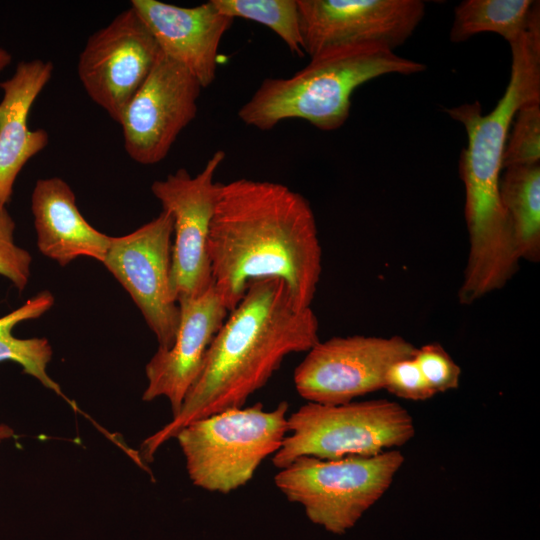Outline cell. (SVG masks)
Returning <instances> with one entry per match:
<instances>
[{"instance_id": "obj_1", "label": "cell", "mask_w": 540, "mask_h": 540, "mask_svg": "<svg viewBox=\"0 0 540 540\" xmlns=\"http://www.w3.org/2000/svg\"><path fill=\"white\" fill-rule=\"evenodd\" d=\"M213 286L232 311L256 280H281L299 309L310 308L322 249L308 200L266 180L222 183L208 237Z\"/></svg>"}, {"instance_id": "obj_2", "label": "cell", "mask_w": 540, "mask_h": 540, "mask_svg": "<svg viewBox=\"0 0 540 540\" xmlns=\"http://www.w3.org/2000/svg\"><path fill=\"white\" fill-rule=\"evenodd\" d=\"M318 332L312 308H297L281 280L251 282L215 334L180 411L142 442L143 459L152 461L158 449L188 424L243 407L286 356L309 351L319 341Z\"/></svg>"}, {"instance_id": "obj_3", "label": "cell", "mask_w": 540, "mask_h": 540, "mask_svg": "<svg viewBox=\"0 0 540 540\" xmlns=\"http://www.w3.org/2000/svg\"><path fill=\"white\" fill-rule=\"evenodd\" d=\"M511 72L496 106L484 114L478 101L445 109L463 125L467 146L460 157L465 189L464 215L469 236L466 266L491 275L511 268L518 259L513 233L501 203L499 183L503 153L518 109L540 99V13L528 29L509 44Z\"/></svg>"}, {"instance_id": "obj_4", "label": "cell", "mask_w": 540, "mask_h": 540, "mask_svg": "<svg viewBox=\"0 0 540 540\" xmlns=\"http://www.w3.org/2000/svg\"><path fill=\"white\" fill-rule=\"evenodd\" d=\"M425 65L371 45L329 49L312 56L286 78H266L238 111L247 126L270 130L287 119H302L323 131L344 125L353 92L387 74L412 75Z\"/></svg>"}, {"instance_id": "obj_5", "label": "cell", "mask_w": 540, "mask_h": 540, "mask_svg": "<svg viewBox=\"0 0 540 540\" xmlns=\"http://www.w3.org/2000/svg\"><path fill=\"white\" fill-rule=\"evenodd\" d=\"M289 404L267 411L262 403L227 409L196 420L176 435L192 483L206 491L228 494L254 476L274 455L288 433Z\"/></svg>"}, {"instance_id": "obj_6", "label": "cell", "mask_w": 540, "mask_h": 540, "mask_svg": "<svg viewBox=\"0 0 540 540\" xmlns=\"http://www.w3.org/2000/svg\"><path fill=\"white\" fill-rule=\"evenodd\" d=\"M288 435L273 455L282 469L301 456L339 459L370 457L401 447L415 435L410 413L387 399L339 405L307 402L287 417Z\"/></svg>"}, {"instance_id": "obj_7", "label": "cell", "mask_w": 540, "mask_h": 540, "mask_svg": "<svg viewBox=\"0 0 540 540\" xmlns=\"http://www.w3.org/2000/svg\"><path fill=\"white\" fill-rule=\"evenodd\" d=\"M404 460L397 449L332 460L301 456L280 469L274 483L312 522L343 534L383 497Z\"/></svg>"}, {"instance_id": "obj_8", "label": "cell", "mask_w": 540, "mask_h": 540, "mask_svg": "<svg viewBox=\"0 0 540 540\" xmlns=\"http://www.w3.org/2000/svg\"><path fill=\"white\" fill-rule=\"evenodd\" d=\"M225 156L217 150L195 176L180 168L151 185L173 220L170 283L176 301L201 295L213 285L208 237L222 184L215 174Z\"/></svg>"}, {"instance_id": "obj_9", "label": "cell", "mask_w": 540, "mask_h": 540, "mask_svg": "<svg viewBox=\"0 0 540 540\" xmlns=\"http://www.w3.org/2000/svg\"><path fill=\"white\" fill-rule=\"evenodd\" d=\"M415 348L398 335H352L319 340L294 370V386L308 402L348 403L383 389L388 367L413 356Z\"/></svg>"}, {"instance_id": "obj_10", "label": "cell", "mask_w": 540, "mask_h": 540, "mask_svg": "<svg viewBox=\"0 0 540 540\" xmlns=\"http://www.w3.org/2000/svg\"><path fill=\"white\" fill-rule=\"evenodd\" d=\"M172 237V217L162 210L133 232L111 237L102 262L128 292L160 349L171 347L180 320L170 283Z\"/></svg>"}, {"instance_id": "obj_11", "label": "cell", "mask_w": 540, "mask_h": 540, "mask_svg": "<svg viewBox=\"0 0 540 540\" xmlns=\"http://www.w3.org/2000/svg\"><path fill=\"white\" fill-rule=\"evenodd\" d=\"M162 52L138 13L130 8L87 40L77 73L90 99L117 123Z\"/></svg>"}, {"instance_id": "obj_12", "label": "cell", "mask_w": 540, "mask_h": 540, "mask_svg": "<svg viewBox=\"0 0 540 540\" xmlns=\"http://www.w3.org/2000/svg\"><path fill=\"white\" fill-rule=\"evenodd\" d=\"M304 53L371 45L394 51L425 15L421 0H297Z\"/></svg>"}, {"instance_id": "obj_13", "label": "cell", "mask_w": 540, "mask_h": 540, "mask_svg": "<svg viewBox=\"0 0 540 540\" xmlns=\"http://www.w3.org/2000/svg\"><path fill=\"white\" fill-rule=\"evenodd\" d=\"M201 89L189 71L161 54L119 121L128 156L142 165L165 159L178 135L196 117Z\"/></svg>"}, {"instance_id": "obj_14", "label": "cell", "mask_w": 540, "mask_h": 540, "mask_svg": "<svg viewBox=\"0 0 540 540\" xmlns=\"http://www.w3.org/2000/svg\"><path fill=\"white\" fill-rule=\"evenodd\" d=\"M180 320L173 344L158 348L145 367L142 400L168 399L172 417L199 377L210 344L229 311L212 285L203 294L178 301Z\"/></svg>"}, {"instance_id": "obj_15", "label": "cell", "mask_w": 540, "mask_h": 540, "mask_svg": "<svg viewBox=\"0 0 540 540\" xmlns=\"http://www.w3.org/2000/svg\"><path fill=\"white\" fill-rule=\"evenodd\" d=\"M155 38L162 54L189 71L202 88L216 78L220 42L234 19L222 14L207 1L181 7L157 0H132Z\"/></svg>"}, {"instance_id": "obj_16", "label": "cell", "mask_w": 540, "mask_h": 540, "mask_svg": "<svg viewBox=\"0 0 540 540\" xmlns=\"http://www.w3.org/2000/svg\"><path fill=\"white\" fill-rule=\"evenodd\" d=\"M53 70L50 61H21L14 74L0 82V205L6 206L11 200L14 183L25 164L48 145V133L31 130L28 117Z\"/></svg>"}, {"instance_id": "obj_17", "label": "cell", "mask_w": 540, "mask_h": 540, "mask_svg": "<svg viewBox=\"0 0 540 540\" xmlns=\"http://www.w3.org/2000/svg\"><path fill=\"white\" fill-rule=\"evenodd\" d=\"M31 210L39 251L66 266L78 257L103 262L111 236L81 214L70 185L59 177L38 179L31 195Z\"/></svg>"}, {"instance_id": "obj_18", "label": "cell", "mask_w": 540, "mask_h": 540, "mask_svg": "<svg viewBox=\"0 0 540 540\" xmlns=\"http://www.w3.org/2000/svg\"><path fill=\"white\" fill-rule=\"evenodd\" d=\"M500 199L520 260H540V163L503 170Z\"/></svg>"}, {"instance_id": "obj_19", "label": "cell", "mask_w": 540, "mask_h": 540, "mask_svg": "<svg viewBox=\"0 0 540 540\" xmlns=\"http://www.w3.org/2000/svg\"><path fill=\"white\" fill-rule=\"evenodd\" d=\"M538 11L539 1L465 0L454 10L449 38L460 43L479 33L491 32L510 44L528 29Z\"/></svg>"}, {"instance_id": "obj_20", "label": "cell", "mask_w": 540, "mask_h": 540, "mask_svg": "<svg viewBox=\"0 0 540 540\" xmlns=\"http://www.w3.org/2000/svg\"><path fill=\"white\" fill-rule=\"evenodd\" d=\"M54 304L49 291H42L23 305L0 317V362L19 364L23 372L37 379L44 387L59 393L61 387L48 375L47 367L52 358V347L46 338H18L14 327L26 320L39 318Z\"/></svg>"}, {"instance_id": "obj_21", "label": "cell", "mask_w": 540, "mask_h": 540, "mask_svg": "<svg viewBox=\"0 0 540 540\" xmlns=\"http://www.w3.org/2000/svg\"><path fill=\"white\" fill-rule=\"evenodd\" d=\"M224 15L262 24L277 34L298 56L302 48L297 0H211Z\"/></svg>"}, {"instance_id": "obj_22", "label": "cell", "mask_w": 540, "mask_h": 540, "mask_svg": "<svg viewBox=\"0 0 540 540\" xmlns=\"http://www.w3.org/2000/svg\"><path fill=\"white\" fill-rule=\"evenodd\" d=\"M503 153V170L540 163V99L523 104L516 112Z\"/></svg>"}, {"instance_id": "obj_23", "label": "cell", "mask_w": 540, "mask_h": 540, "mask_svg": "<svg viewBox=\"0 0 540 540\" xmlns=\"http://www.w3.org/2000/svg\"><path fill=\"white\" fill-rule=\"evenodd\" d=\"M15 222L6 206L0 205V275L22 292L31 275V254L14 241Z\"/></svg>"}, {"instance_id": "obj_24", "label": "cell", "mask_w": 540, "mask_h": 540, "mask_svg": "<svg viewBox=\"0 0 540 540\" xmlns=\"http://www.w3.org/2000/svg\"><path fill=\"white\" fill-rule=\"evenodd\" d=\"M413 358L435 394L458 388L461 368L441 344L430 342L415 348Z\"/></svg>"}, {"instance_id": "obj_25", "label": "cell", "mask_w": 540, "mask_h": 540, "mask_svg": "<svg viewBox=\"0 0 540 540\" xmlns=\"http://www.w3.org/2000/svg\"><path fill=\"white\" fill-rule=\"evenodd\" d=\"M383 389L410 401H425L436 395L413 356L400 359L388 367Z\"/></svg>"}, {"instance_id": "obj_26", "label": "cell", "mask_w": 540, "mask_h": 540, "mask_svg": "<svg viewBox=\"0 0 540 540\" xmlns=\"http://www.w3.org/2000/svg\"><path fill=\"white\" fill-rule=\"evenodd\" d=\"M15 436V431L7 424L0 422V444Z\"/></svg>"}, {"instance_id": "obj_27", "label": "cell", "mask_w": 540, "mask_h": 540, "mask_svg": "<svg viewBox=\"0 0 540 540\" xmlns=\"http://www.w3.org/2000/svg\"><path fill=\"white\" fill-rule=\"evenodd\" d=\"M11 60V54L7 50L0 47V72L10 64Z\"/></svg>"}]
</instances>
